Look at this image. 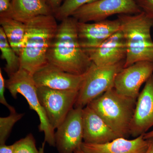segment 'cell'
<instances>
[{"label": "cell", "instance_id": "13", "mask_svg": "<svg viewBox=\"0 0 153 153\" xmlns=\"http://www.w3.org/2000/svg\"><path fill=\"white\" fill-rule=\"evenodd\" d=\"M85 73L81 75L71 74L48 63L34 73L33 78L37 87L43 86L56 90L79 91Z\"/></svg>", "mask_w": 153, "mask_h": 153}, {"label": "cell", "instance_id": "25", "mask_svg": "<svg viewBox=\"0 0 153 153\" xmlns=\"http://www.w3.org/2000/svg\"><path fill=\"white\" fill-rule=\"evenodd\" d=\"M13 14L11 0H0V17L13 18Z\"/></svg>", "mask_w": 153, "mask_h": 153}, {"label": "cell", "instance_id": "30", "mask_svg": "<svg viewBox=\"0 0 153 153\" xmlns=\"http://www.w3.org/2000/svg\"><path fill=\"white\" fill-rule=\"evenodd\" d=\"M74 153H86L85 152H83V151L81 149V148L80 149H78L76 150L75 152H74Z\"/></svg>", "mask_w": 153, "mask_h": 153}, {"label": "cell", "instance_id": "26", "mask_svg": "<svg viewBox=\"0 0 153 153\" xmlns=\"http://www.w3.org/2000/svg\"><path fill=\"white\" fill-rule=\"evenodd\" d=\"M53 11V13L55 14L61 5L62 0H45Z\"/></svg>", "mask_w": 153, "mask_h": 153}, {"label": "cell", "instance_id": "22", "mask_svg": "<svg viewBox=\"0 0 153 153\" xmlns=\"http://www.w3.org/2000/svg\"><path fill=\"white\" fill-rule=\"evenodd\" d=\"M97 0H64L55 13V18L60 20L71 16L76 10L82 6Z\"/></svg>", "mask_w": 153, "mask_h": 153}, {"label": "cell", "instance_id": "15", "mask_svg": "<svg viewBox=\"0 0 153 153\" xmlns=\"http://www.w3.org/2000/svg\"><path fill=\"white\" fill-rule=\"evenodd\" d=\"M82 120L84 142L105 143L119 137L88 105L82 109Z\"/></svg>", "mask_w": 153, "mask_h": 153}, {"label": "cell", "instance_id": "14", "mask_svg": "<svg viewBox=\"0 0 153 153\" xmlns=\"http://www.w3.org/2000/svg\"><path fill=\"white\" fill-rule=\"evenodd\" d=\"M121 29L120 21L103 20L94 23L77 21V30L79 44L82 49H92L100 46L111 36Z\"/></svg>", "mask_w": 153, "mask_h": 153}, {"label": "cell", "instance_id": "1", "mask_svg": "<svg viewBox=\"0 0 153 153\" xmlns=\"http://www.w3.org/2000/svg\"><path fill=\"white\" fill-rule=\"evenodd\" d=\"M77 21L70 16L61 20L47 55L48 63L63 71L81 75L92 62L79 44Z\"/></svg>", "mask_w": 153, "mask_h": 153}, {"label": "cell", "instance_id": "16", "mask_svg": "<svg viewBox=\"0 0 153 153\" xmlns=\"http://www.w3.org/2000/svg\"><path fill=\"white\" fill-rule=\"evenodd\" d=\"M143 135L133 140L118 137L103 144L88 143L83 142L81 149L86 153H145L148 147L147 140Z\"/></svg>", "mask_w": 153, "mask_h": 153}, {"label": "cell", "instance_id": "3", "mask_svg": "<svg viewBox=\"0 0 153 153\" xmlns=\"http://www.w3.org/2000/svg\"><path fill=\"white\" fill-rule=\"evenodd\" d=\"M126 45V57L124 68L139 61L153 63V41L151 31L153 19L143 13L118 16Z\"/></svg>", "mask_w": 153, "mask_h": 153}, {"label": "cell", "instance_id": "23", "mask_svg": "<svg viewBox=\"0 0 153 153\" xmlns=\"http://www.w3.org/2000/svg\"><path fill=\"white\" fill-rule=\"evenodd\" d=\"M6 88V80L3 76L1 68H0V102L7 107L10 113L16 112L15 108L10 105L6 100L4 95Z\"/></svg>", "mask_w": 153, "mask_h": 153}, {"label": "cell", "instance_id": "7", "mask_svg": "<svg viewBox=\"0 0 153 153\" xmlns=\"http://www.w3.org/2000/svg\"><path fill=\"white\" fill-rule=\"evenodd\" d=\"M79 91L60 90L37 87V93L50 124L54 130L63 122L74 108Z\"/></svg>", "mask_w": 153, "mask_h": 153}, {"label": "cell", "instance_id": "21", "mask_svg": "<svg viewBox=\"0 0 153 153\" xmlns=\"http://www.w3.org/2000/svg\"><path fill=\"white\" fill-rule=\"evenodd\" d=\"M46 143L43 142L39 149L36 146V139L32 134H28L25 137L14 143V153H45L44 147Z\"/></svg>", "mask_w": 153, "mask_h": 153}, {"label": "cell", "instance_id": "19", "mask_svg": "<svg viewBox=\"0 0 153 153\" xmlns=\"http://www.w3.org/2000/svg\"><path fill=\"white\" fill-rule=\"evenodd\" d=\"M0 50L1 58L6 60L4 70L9 76L16 73L20 68V59L8 41L2 28L0 27Z\"/></svg>", "mask_w": 153, "mask_h": 153}, {"label": "cell", "instance_id": "18", "mask_svg": "<svg viewBox=\"0 0 153 153\" xmlns=\"http://www.w3.org/2000/svg\"><path fill=\"white\" fill-rule=\"evenodd\" d=\"M0 24L9 44L19 56L26 33V24L10 17H0Z\"/></svg>", "mask_w": 153, "mask_h": 153}, {"label": "cell", "instance_id": "10", "mask_svg": "<svg viewBox=\"0 0 153 153\" xmlns=\"http://www.w3.org/2000/svg\"><path fill=\"white\" fill-rule=\"evenodd\" d=\"M153 74V63L139 61L123 68L115 76L114 88L122 95L137 99L141 85Z\"/></svg>", "mask_w": 153, "mask_h": 153}, {"label": "cell", "instance_id": "12", "mask_svg": "<svg viewBox=\"0 0 153 153\" xmlns=\"http://www.w3.org/2000/svg\"><path fill=\"white\" fill-rule=\"evenodd\" d=\"M153 126V74L145 85L137 100L130 134L136 138L144 134Z\"/></svg>", "mask_w": 153, "mask_h": 153}, {"label": "cell", "instance_id": "8", "mask_svg": "<svg viewBox=\"0 0 153 153\" xmlns=\"http://www.w3.org/2000/svg\"><path fill=\"white\" fill-rule=\"evenodd\" d=\"M141 12L134 0H97L80 7L71 16L78 22L88 23L106 20L116 14L136 15Z\"/></svg>", "mask_w": 153, "mask_h": 153}, {"label": "cell", "instance_id": "28", "mask_svg": "<svg viewBox=\"0 0 153 153\" xmlns=\"http://www.w3.org/2000/svg\"><path fill=\"white\" fill-rule=\"evenodd\" d=\"M146 140L148 141V147L145 153H153V137Z\"/></svg>", "mask_w": 153, "mask_h": 153}, {"label": "cell", "instance_id": "4", "mask_svg": "<svg viewBox=\"0 0 153 153\" xmlns=\"http://www.w3.org/2000/svg\"><path fill=\"white\" fill-rule=\"evenodd\" d=\"M137 100L122 95L112 88L87 105L102 118L118 136L127 139L130 136L131 123Z\"/></svg>", "mask_w": 153, "mask_h": 153}, {"label": "cell", "instance_id": "5", "mask_svg": "<svg viewBox=\"0 0 153 153\" xmlns=\"http://www.w3.org/2000/svg\"><path fill=\"white\" fill-rule=\"evenodd\" d=\"M6 88L16 99L18 94L25 97L30 109L36 111L38 115L40 120L38 129L39 131L44 133V142L47 143L50 146L55 147V130L49 123L47 115L39 101L37 86L33 74L23 68H20L6 80Z\"/></svg>", "mask_w": 153, "mask_h": 153}, {"label": "cell", "instance_id": "2", "mask_svg": "<svg viewBox=\"0 0 153 153\" xmlns=\"http://www.w3.org/2000/svg\"><path fill=\"white\" fill-rule=\"evenodd\" d=\"M58 26L53 15L35 17L26 23L19 55L20 68L33 75L47 65V53Z\"/></svg>", "mask_w": 153, "mask_h": 153}, {"label": "cell", "instance_id": "20", "mask_svg": "<svg viewBox=\"0 0 153 153\" xmlns=\"http://www.w3.org/2000/svg\"><path fill=\"white\" fill-rule=\"evenodd\" d=\"M24 114L16 111L6 117H0V145L6 144L15 124L24 117Z\"/></svg>", "mask_w": 153, "mask_h": 153}, {"label": "cell", "instance_id": "9", "mask_svg": "<svg viewBox=\"0 0 153 153\" xmlns=\"http://www.w3.org/2000/svg\"><path fill=\"white\" fill-rule=\"evenodd\" d=\"M82 108H74L55 132V147L59 153H74L83 143Z\"/></svg>", "mask_w": 153, "mask_h": 153}, {"label": "cell", "instance_id": "24", "mask_svg": "<svg viewBox=\"0 0 153 153\" xmlns=\"http://www.w3.org/2000/svg\"><path fill=\"white\" fill-rule=\"evenodd\" d=\"M142 11L153 19V0H134Z\"/></svg>", "mask_w": 153, "mask_h": 153}, {"label": "cell", "instance_id": "6", "mask_svg": "<svg viewBox=\"0 0 153 153\" xmlns=\"http://www.w3.org/2000/svg\"><path fill=\"white\" fill-rule=\"evenodd\" d=\"M125 62L104 66L92 63L85 73L74 108H83L102 94L114 88L115 76L124 68Z\"/></svg>", "mask_w": 153, "mask_h": 153}, {"label": "cell", "instance_id": "17", "mask_svg": "<svg viewBox=\"0 0 153 153\" xmlns=\"http://www.w3.org/2000/svg\"><path fill=\"white\" fill-rule=\"evenodd\" d=\"M11 1L13 7V18L25 24L35 17L54 14L45 0Z\"/></svg>", "mask_w": 153, "mask_h": 153}, {"label": "cell", "instance_id": "31", "mask_svg": "<svg viewBox=\"0 0 153 153\" xmlns=\"http://www.w3.org/2000/svg\"></svg>", "mask_w": 153, "mask_h": 153}, {"label": "cell", "instance_id": "29", "mask_svg": "<svg viewBox=\"0 0 153 153\" xmlns=\"http://www.w3.org/2000/svg\"><path fill=\"white\" fill-rule=\"evenodd\" d=\"M143 137L146 140L148 139L153 137V130L144 134Z\"/></svg>", "mask_w": 153, "mask_h": 153}, {"label": "cell", "instance_id": "11", "mask_svg": "<svg viewBox=\"0 0 153 153\" xmlns=\"http://www.w3.org/2000/svg\"><path fill=\"white\" fill-rule=\"evenodd\" d=\"M84 50L92 63L99 66L115 65L125 61L126 57V45L121 29L99 47Z\"/></svg>", "mask_w": 153, "mask_h": 153}, {"label": "cell", "instance_id": "27", "mask_svg": "<svg viewBox=\"0 0 153 153\" xmlns=\"http://www.w3.org/2000/svg\"><path fill=\"white\" fill-rule=\"evenodd\" d=\"M15 146L14 143L11 145H0V153H15Z\"/></svg>", "mask_w": 153, "mask_h": 153}]
</instances>
